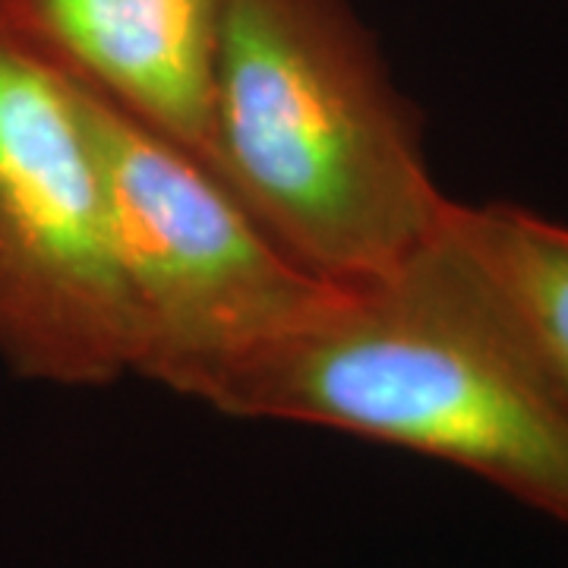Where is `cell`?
<instances>
[{"mask_svg":"<svg viewBox=\"0 0 568 568\" xmlns=\"http://www.w3.org/2000/svg\"><path fill=\"white\" fill-rule=\"evenodd\" d=\"M212 410L407 448L568 525V392L448 212L405 260L335 284Z\"/></svg>","mask_w":568,"mask_h":568,"instance_id":"6da1fadb","label":"cell"},{"mask_svg":"<svg viewBox=\"0 0 568 568\" xmlns=\"http://www.w3.org/2000/svg\"><path fill=\"white\" fill-rule=\"evenodd\" d=\"M205 164L328 284L383 272L448 212L402 95L351 0H227Z\"/></svg>","mask_w":568,"mask_h":568,"instance_id":"7a4b0ae2","label":"cell"},{"mask_svg":"<svg viewBox=\"0 0 568 568\" xmlns=\"http://www.w3.org/2000/svg\"><path fill=\"white\" fill-rule=\"evenodd\" d=\"M0 361L102 388L133 338L82 85L0 7Z\"/></svg>","mask_w":568,"mask_h":568,"instance_id":"277c9868","label":"cell"},{"mask_svg":"<svg viewBox=\"0 0 568 568\" xmlns=\"http://www.w3.org/2000/svg\"><path fill=\"white\" fill-rule=\"evenodd\" d=\"M0 7L73 80L205 162L227 0H0Z\"/></svg>","mask_w":568,"mask_h":568,"instance_id":"5b68a950","label":"cell"},{"mask_svg":"<svg viewBox=\"0 0 568 568\" xmlns=\"http://www.w3.org/2000/svg\"><path fill=\"white\" fill-rule=\"evenodd\" d=\"M82 95L130 310V376L212 407L335 284L297 263L203 159L89 85Z\"/></svg>","mask_w":568,"mask_h":568,"instance_id":"3957f363","label":"cell"},{"mask_svg":"<svg viewBox=\"0 0 568 568\" xmlns=\"http://www.w3.org/2000/svg\"><path fill=\"white\" fill-rule=\"evenodd\" d=\"M448 224L515 306L568 392V224L525 205H448Z\"/></svg>","mask_w":568,"mask_h":568,"instance_id":"8992f818","label":"cell"}]
</instances>
